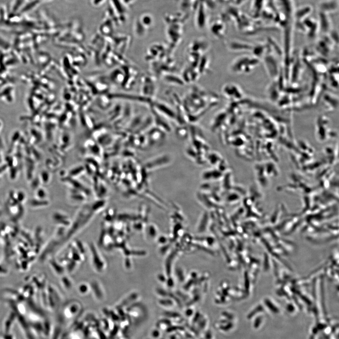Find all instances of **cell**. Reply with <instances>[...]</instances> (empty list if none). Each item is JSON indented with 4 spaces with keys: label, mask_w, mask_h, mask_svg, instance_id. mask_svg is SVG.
I'll return each mask as SVG.
<instances>
[{
    "label": "cell",
    "mask_w": 339,
    "mask_h": 339,
    "mask_svg": "<svg viewBox=\"0 0 339 339\" xmlns=\"http://www.w3.org/2000/svg\"><path fill=\"white\" fill-rule=\"evenodd\" d=\"M105 0H92V3L96 6L101 5Z\"/></svg>",
    "instance_id": "6"
},
{
    "label": "cell",
    "mask_w": 339,
    "mask_h": 339,
    "mask_svg": "<svg viewBox=\"0 0 339 339\" xmlns=\"http://www.w3.org/2000/svg\"><path fill=\"white\" fill-rule=\"evenodd\" d=\"M25 195H24L23 193H19V195H18V200L19 201H23V199L24 198Z\"/></svg>",
    "instance_id": "7"
},
{
    "label": "cell",
    "mask_w": 339,
    "mask_h": 339,
    "mask_svg": "<svg viewBox=\"0 0 339 339\" xmlns=\"http://www.w3.org/2000/svg\"><path fill=\"white\" fill-rule=\"evenodd\" d=\"M41 2V0H30V2L23 5L19 12L20 13H26L35 8Z\"/></svg>",
    "instance_id": "1"
},
{
    "label": "cell",
    "mask_w": 339,
    "mask_h": 339,
    "mask_svg": "<svg viewBox=\"0 0 339 339\" xmlns=\"http://www.w3.org/2000/svg\"><path fill=\"white\" fill-rule=\"evenodd\" d=\"M1 162V155H0V163Z\"/></svg>",
    "instance_id": "8"
},
{
    "label": "cell",
    "mask_w": 339,
    "mask_h": 339,
    "mask_svg": "<svg viewBox=\"0 0 339 339\" xmlns=\"http://www.w3.org/2000/svg\"><path fill=\"white\" fill-rule=\"evenodd\" d=\"M25 0H15L12 9L13 13H16L18 11H20L22 7L24 5Z\"/></svg>",
    "instance_id": "2"
},
{
    "label": "cell",
    "mask_w": 339,
    "mask_h": 339,
    "mask_svg": "<svg viewBox=\"0 0 339 339\" xmlns=\"http://www.w3.org/2000/svg\"><path fill=\"white\" fill-rule=\"evenodd\" d=\"M42 177L43 182H47L49 180V174L46 172H43L42 173Z\"/></svg>",
    "instance_id": "5"
},
{
    "label": "cell",
    "mask_w": 339,
    "mask_h": 339,
    "mask_svg": "<svg viewBox=\"0 0 339 339\" xmlns=\"http://www.w3.org/2000/svg\"><path fill=\"white\" fill-rule=\"evenodd\" d=\"M37 195L38 197H39L41 199H44L45 197H46V193L44 191V190H42V189H40L38 190L37 193Z\"/></svg>",
    "instance_id": "3"
},
{
    "label": "cell",
    "mask_w": 339,
    "mask_h": 339,
    "mask_svg": "<svg viewBox=\"0 0 339 339\" xmlns=\"http://www.w3.org/2000/svg\"><path fill=\"white\" fill-rule=\"evenodd\" d=\"M47 202L46 201H36V200H34L32 202V204L33 205H45L47 204Z\"/></svg>",
    "instance_id": "4"
},
{
    "label": "cell",
    "mask_w": 339,
    "mask_h": 339,
    "mask_svg": "<svg viewBox=\"0 0 339 339\" xmlns=\"http://www.w3.org/2000/svg\"><path fill=\"white\" fill-rule=\"evenodd\" d=\"M41 1H42V0H41ZM45 1H50V0H45Z\"/></svg>",
    "instance_id": "9"
}]
</instances>
